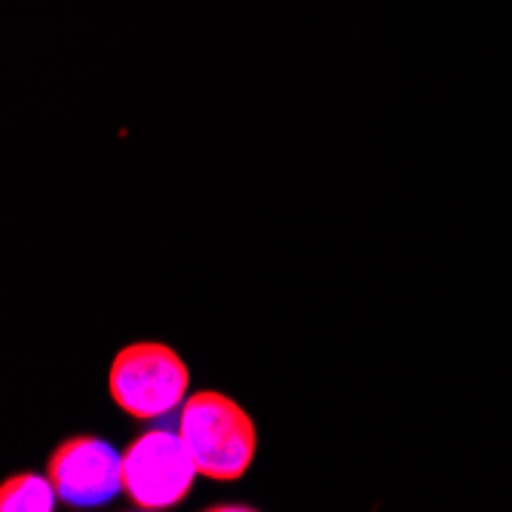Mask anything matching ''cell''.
Instances as JSON below:
<instances>
[{
  "mask_svg": "<svg viewBox=\"0 0 512 512\" xmlns=\"http://www.w3.org/2000/svg\"><path fill=\"white\" fill-rule=\"evenodd\" d=\"M178 433L191 448L200 476L212 482L243 479L255 460V421L240 402L218 390H200L181 405Z\"/></svg>",
  "mask_w": 512,
  "mask_h": 512,
  "instance_id": "obj_1",
  "label": "cell"
},
{
  "mask_svg": "<svg viewBox=\"0 0 512 512\" xmlns=\"http://www.w3.org/2000/svg\"><path fill=\"white\" fill-rule=\"evenodd\" d=\"M191 387L184 359L157 341H138L123 347L108 371L111 402L135 421H160L172 414Z\"/></svg>",
  "mask_w": 512,
  "mask_h": 512,
  "instance_id": "obj_2",
  "label": "cell"
},
{
  "mask_svg": "<svg viewBox=\"0 0 512 512\" xmlns=\"http://www.w3.org/2000/svg\"><path fill=\"white\" fill-rule=\"evenodd\" d=\"M197 463L178 430H145L123 451V491L138 509H172L191 494Z\"/></svg>",
  "mask_w": 512,
  "mask_h": 512,
  "instance_id": "obj_3",
  "label": "cell"
},
{
  "mask_svg": "<svg viewBox=\"0 0 512 512\" xmlns=\"http://www.w3.org/2000/svg\"><path fill=\"white\" fill-rule=\"evenodd\" d=\"M46 476L68 506H105L123 491V454L99 436H71L50 454Z\"/></svg>",
  "mask_w": 512,
  "mask_h": 512,
  "instance_id": "obj_4",
  "label": "cell"
},
{
  "mask_svg": "<svg viewBox=\"0 0 512 512\" xmlns=\"http://www.w3.org/2000/svg\"><path fill=\"white\" fill-rule=\"evenodd\" d=\"M56 488L50 476H37V473H19L10 476L0 485V509L4 512H50L56 506Z\"/></svg>",
  "mask_w": 512,
  "mask_h": 512,
  "instance_id": "obj_5",
  "label": "cell"
},
{
  "mask_svg": "<svg viewBox=\"0 0 512 512\" xmlns=\"http://www.w3.org/2000/svg\"><path fill=\"white\" fill-rule=\"evenodd\" d=\"M209 509H255V506H246V503H215Z\"/></svg>",
  "mask_w": 512,
  "mask_h": 512,
  "instance_id": "obj_6",
  "label": "cell"
}]
</instances>
